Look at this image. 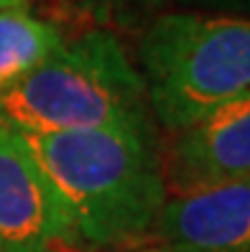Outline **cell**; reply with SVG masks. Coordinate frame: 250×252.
Returning a JSON list of instances; mask_svg holds the SVG:
<instances>
[{"label": "cell", "instance_id": "cell-1", "mask_svg": "<svg viewBox=\"0 0 250 252\" xmlns=\"http://www.w3.org/2000/svg\"><path fill=\"white\" fill-rule=\"evenodd\" d=\"M71 245L110 247L141 237L166 201L151 138L112 130L26 135Z\"/></svg>", "mask_w": 250, "mask_h": 252}, {"label": "cell", "instance_id": "cell-2", "mask_svg": "<svg viewBox=\"0 0 250 252\" xmlns=\"http://www.w3.org/2000/svg\"><path fill=\"white\" fill-rule=\"evenodd\" d=\"M141 69L107 31L62 43L26 79L0 92V125L26 135L112 130L151 138Z\"/></svg>", "mask_w": 250, "mask_h": 252}, {"label": "cell", "instance_id": "cell-3", "mask_svg": "<svg viewBox=\"0 0 250 252\" xmlns=\"http://www.w3.org/2000/svg\"><path fill=\"white\" fill-rule=\"evenodd\" d=\"M148 107L171 135L250 94V16L166 13L141 38Z\"/></svg>", "mask_w": 250, "mask_h": 252}, {"label": "cell", "instance_id": "cell-4", "mask_svg": "<svg viewBox=\"0 0 250 252\" xmlns=\"http://www.w3.org/2000/svg\"><path fill=\"white\" fill-rule=\"evenodd\" d=\"M250 176V94L174 132L161 160L166 196Z\"/></svg>", "mask_w": 250, "mask_h": 252}, {"label": "cell", "instance_id": "cell-5", "mask_svg": "<svg viewBox=\"0 0 250 252\" xmlns=\"http://www.w3.org/2000/svg\"><path fill=\"white\" fill-rule=\"evenodd\" d=\"M71 245L31 151L0 125V252H54Z\"/></svg>", "mask_w": 250, "mask_h": 252}, {"label": "cell", "instance_id": "cell-6", "mask_svg": "<svg viewBox=\"0 0 250 252\" xmlns=\"http://www.w3.org/2000/svg\"><path fill=\"white\" fill-rule=\"evenodd\" d=\"M151 229L169 252H250V176L166 196Z\"/></svg>", "mask_w": 250, "mask_h": 252}, {"label": "cell", "instance_id": "cell-7", "mask_svg": "<svg viewBox=\"0 0 250 252\" xmlns=\"http://www.w3.org/2000/svg\"><path fill=\"white\" fill-rule=\"evenodd\" d=\"M62 33L49 21L34 16L28 5L0 10V92L26 79L62 49Z\"/></svg>", "mask_w": 250, "mask_h": 252}, {"label": "cell", "instance_id": "cell-8", "mask_svg": "<svg viewBox=\"0 0 250 252\" xmlns=\"http://www.w3.org/2000/svg\"><path fill=\"white\" fill-rule=\"evenodd\" d=\"M16 5H28V0H0V10L3 8H16Z\"/></svg>", "mask_w": 250, "mask_h": 252}, {"label": "cell", "instance_id": "cell-9", "mask_svg": "<svg viewBox=\"0 0 250 252\" xmlns=\"http://www.w3.org/2000/svg\"><path fill=\"white\" fill-rule=\"evenodd\" d=\"M100 3H102V0H100Z\"/></svg>", "mask_w": 250, "mask_h": 252}]
</instances>
